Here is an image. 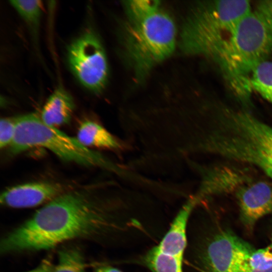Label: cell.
<instances>
[{"instance_id": "cell-1", "label": "cell", "mask_w": 272, "mask_h": 272, "mask_svg": "<svg viewBox=\"0 0 272 272\" xmlns=\"http://www.w3.org/2000/svg\"><path fill=\"white\" fill-rule=\"evenodd\" d=\"M124 226L102 196L100 185H74L7 234L1 240L0 252L49 250L71 240L100 239Z\"/></svg>"}, {"instance_id": "cell-2", "label": "cell", "mask_w": 272, "mask_h": 272, "mask_svg": "<svg viewBox=\"0 0 272 272\" xmlns=\"http://www.w3.org/2000/svg\"><path fill=\"white\" fill-rule=\"evenodd\" d=\"M125 6V50L137 79L142 80L173 52L176 27L158 1H131Z\"/></svg>"}, {"instance_id": "cell-3", "label": "cell", "mask_w": 272, "mask_h": 272, "mask_svg": "<svg viewBox=\"0 0 272 272\" xmlns=\"http://www.w3.org/2000/svg\"><path fill=\"white\" fill-rule=\"evenodd\" d=\"M207 146L223 158L257 167L272 180V126L247 111L222 109Z\"/></svg>"}, {"instance_id": "cell-4", "label": "cell", "mask_w": 272, "mask_h": 272, "mask_svg": "<svg viewBox=\"0 0 272 272\" xmlns=\"http://www.w3.org/2000/svg\"><path fill=\"white\" fill-rule=\"evenodd\" d=\"M271 53L272 31L251 11L239 21L229 43L215 62L233 93L246 101L252 92V71Z\"/></svg>"}, {"instance_id": "cell-5", "label": "cell", "mask_w": 272, "mask_h": 272, "mask_svg": "<svg viewBox=\"0 0 272 272\" xmlns=\"http://www.w3.org/2000/svg\"><path fill=\"white\" fill-rule=\"evenodd\" d=\"M251 11L249 1H210L198 4L186 21L180 45L186 53L215 62L229 43L239 21Z\"/></svg>"}, {"instance_id": "cell-6", "label": "cell", "mask_w": 272, "mask_h": 272, "mask_svg": "<svg viewBox=\"0 0 272 272\" xmlns=\"http://www.w3.org/2000/svg\"><path fill=\"white\" fill-rule=\"evenodd\" d=\"M16 121L15 135L9 146L13 154L41 147L65 161L113 169L114 166L102 155L84 146L77 138L46 124L36 113L21 115Z\"/></svg>"}, {"instance_id": "cell-7", "label": "cell", "mask_w": 272, "mask_h": 272, "mask_svg": "<svg viewBox=\"0 0 272 272\" xmlns=\"http://www.w3.org/2000/svg\"><path fill=\"white\" fill-rule=\"evenodd\" d=\"M66 56L70 69L84 87L96 93L103 89L108 76L107 61L93 30H86L69 45Z\"/></svg>"}, {"instance_id": "cell-8", "label": "cell", "mask_w": 272, "mask_h": 272, "mask_svg": "<svg viewBox=\"0 0 272 272\" xmlns=\"http://www.w3.org/2000/svg\"><path fill=\"white\" fill-rule=\"evenodd\" d=\"M255 250L230 231H221L208 242L201 256L205 272H236Z\"/></svg>"}, {"instance_id": "cell-9", "label": "cell", "mask_w": 272, "mask_h": 272, "mask_svg": "<svg viewBox=\"0 0 272 272\" xmlns=\"http://www.w3.org/2000/svg\"><path fill=\"white\" fill-rule=\"evenodd\" d=\"M241 223L252 230L257 222L272 213V185L263 180L252 179L234 193Z\"/></svg>"}, {"instance_id": "cell-10", "label": "cell", "mask_w": 272, "mask_h": 272, "mask_svg": "<svg viewBox=\"0 0 272 272\" xmlns=\"http://www.w3.org/2000/svg\"><path fill=\"white\" fill-rule=\"evenodd\" d=\"M73 185L61 182H32L8 188L0 196L1 204L12 208H27L46 204Z\"/></svg>"}, {"instance_id": "cell-11", "label": "cell", "mask_w": 272, "mask_h": 272, "mask_svg": "<svg viewBox=\"0 0 272 272\" xmlns=\"http://www.w3.org/2000/svg\"><path fill=\"white\" fill-rule=\"evenodd\" d=\"M198 197L190 199L179 211L169 230L156 246L161 252L183 260L187 245L186 227L190 214Z\"/></svg>"}, {"instance_id": "cell-12", "label": "cell", "mask_w": 272, "mask_h": 272, "mask_svg": "<svg viewBox=\"0 0 272 272\" xmlns=\"http://www.w3.org/2000/svg\"><path fill=\"white\" fill-rule=\"evenodd\" d=\"M74 107L72 96L59 86L55 89L45 103L40 118L46 124L57 128L70 121Z\"/></svg>"}, {"instance_id": "cell-13", "label": "cell", "mask_w": 272, "mask_h": 272, "mask_svg": "<svg viewBox=\"0 0 272 272\" xmlns=\"http://www.w3.org/2000/svg\"><path fill=\"white\" fill-rule=\"evenodd\" d=\"M239 169L222 167L214 171L205 181L202 193H232L250 180Z\"/></svg>"}, {"instance_id": "cell-14", "label": "cell", "mask_w": 272, "mask_h": 272, "mask_svg": "<svg viewBox=\"0 0 272 272\" xmlns=\"http://www.w3.org/2000/svg\"><path fill=\"white\" fill-rule=\"evenodd\" d=\"M77 138L88 148L116 149L120 146L115 138L105 128L91 120L81 123L78 128Z\"/></svg>"}, {"instance_id": "cell-15", "label": "cell", "mask_w": 272, "mask_h": 272, "mask_svg": "<svg viewBox=\"0 0 272 272\" xmlns=\"http://www.w3.org/2000/svg\"><path fill=\"white\" fill-rule=\"evenodd\" d=\"M252 91L272 104V61L264 60L252 71L250 78Z\"/></svg>"}, {"instance_id": "cell-16", "label": "cell", "mask_w": 272, "mask_h": 272, "mask_svg": "<svg viewBox=\"0 0 272 272\" xmlns=\"http://www.w3.org/2000/svg\"><path fill=\"white\" fill-rule=\"evenodd\" d=\"M182 260L161 252L156 246L145 257V264L153 272H183Z\"/></svg>"}, {"instance_id": "cell-17", "label": "cell", "mask_w": 272, "mask_h": 272, "mask_svg": "<svg viewBox=\"0 0 272 272\" xmlns=\"http://www.w3.org/2000/svg\"><path fill=\"white\" fill-rule=\"evenodd\" d=\"M85 259L76 247H65L58 252V262L53 272H86Z\"/></svg>"}, {"instance_id": "cell-18", "label": "cell", "mask_w": 272, "mask_h": 272, "mask_svg": "<svg viewBox=\"0 0 272 272\" xmlns=\"http://www.w3.org/2000/svg\"><path fill=\"white\" fill-rule=\"evenodd\" d=\"M10 3L28 25L33 34L36 35L42 13L41 2L38 0H16L10 1Z\"/></svg>"}, {"instance_id": "cell-19", "label": "cell", "mask_w": 272, "mask_h": 272, "mask_svg": "<svg viewBox=\"0 0 272 272\" xmlns=\"http://www.w3.org/2000/svg\"><path fill=\"white\" fill-rule=\"evenodd\" d=\"M248 264L258 270L272 268V242L264 248L255 249L248 260Z\"/></svg>"}, {"instance_id": "cell-20", "label": "cell", "mask_w": 272, "mask_h": 272, "mask_svg": "<svg viewBox=\"0 0 272 272\" xmlns=\"http://www.w3.org/2000/svg\"><path fill=\"white\" fill-rule=\"evenodd\" d=\"M16 117H6L0 121V147L1 149L10 146L16 133Z\"/></svg>"}, {"instance_id": "cell-21", "label": "cell", "mask_w": 272, "mask_h": 272, "mask_svg": "<svg viewBox=\"0 0 272 272\" xmlns=\"http://www.w3.org/2000/svg\"><path fill=\"white\" fill-rule=\"evenodd\" d=\"M254 12L272 31V0L258 1Z\"/></svg>"}, {"instance_id": "cell-22", "label": "cell", "mask_w": 272, "mask_h": 272, "mask_svg": "<svg viewBox=\"0 0 272 272\" xmlns=\"http://www.w3.org/2000/svg\"><path fill=\"white\" fill-rule=\"evenodd\" d=\"M55 266L50 260L45 259L35 268L25 272H53Z\"/></svg>"}, {"instance_id": "cell-23", "label": "cell", "mask_w": 272, "mask_h": 272, "mask_svg": "<svg viewBox=\"0 0 272 272\" xmlns=\"http://www.w3.org/2000/svg\"><path fill=\"white\" fill-rule=\"evenodd\" d=\"M236 272H272V268L265 270L255 269L251 268L247 262L240 266Z\"/></svg>"}, {"instance_id": "cell-24", "label": "cell", "mask_w": 272, "mask_h": 272, "mask_svg": "<svg viewBox=\"0 0 272 272\" xmlns=\"http://www.w3.org/2000/svg\"><path fill=\"white\" fill-rule=\"evenodd\" d=\"M95 272H122V271L118 269L117 268H116L111 266H101L97 268Z\"/></svg>"}]
</instances>
